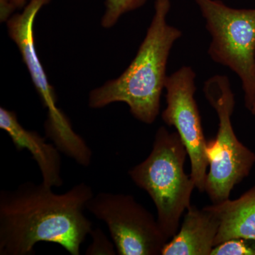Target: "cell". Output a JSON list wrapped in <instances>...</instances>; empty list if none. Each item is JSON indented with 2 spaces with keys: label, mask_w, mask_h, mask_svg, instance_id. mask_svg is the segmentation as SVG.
Instances as JSON below:
<instances>
[{
  "label": "cell",
  "mask_w": 255,
  "mask_h": 255,
  "mask_svg": "<svg viewBox=\"0 0 255 255\" xmlns=\"http://www.w3.org/2000/svg\"><path fill=\"white\" fill-rule=\"evenodd\" d=\"M187 156L177 132L161 127L156 132L150 155L128 172L135 185L152 199L159 226L169 239L177 233L196 188L194 179L184 171Z\"/></svg>",
  "instance_id": "obj_3"
},
{
  "label": "cell",
  "mask_w": 255,
  "mask_h": 255,
  "mask_svg": "<svg viewBox=\"0 0 255 255\" xmlns=\"http://www.w3.org/2000/svg\"><path fill=\"white\" fill-rule=\"evenodd\" d=\"M147 0H106L105 10L102 18V26L113 27L124 14L141 7Z\"/></svg>",
  "instance_id": "obj_12"
},
{
  "label": "cell",
  "mask_w": 255,
  "mask_h": 255,
  "mask_svg": "<svg viewBox=\"0 0 255 255\" xmlns=\"http://www.w3.org/2000/svg\"><path fill=\"white\" fill-rule=\"evenodd\" d=\"M0 128L7 133L16 150H28L36 161L42 176V183L47 187L63 185L62 159L54 144L47 143L38 132L27 130L18 122L13 111L0 108Z\"/></svg>",
  "instance_id": "obj_9"
},
{
  "label": "cell",
  "mask_w": 255,
  "mask_h": 255,
  "mask_svg": "<svg viewBox=\"0 0 255 255\" xmlns=\"http://www.w3.org/2000/svg\"><path fill=\"white\" fill-rule=\"evenodd\" d=\"M16 9L12 0H0V20H1V22L7 21Z\"/></svg>",
  "instance_id": "obj_15"
},
{
  "label": "cell",
  "mask_w": 255,
  "mask_h": 255,
  "mask_svg": "<svg viewBox=\"0 0 255 255\" xmlns=\"http://www.w3.org/2000/svg\"><path fill=\"white\" fill-rule=\"evenodd\" d=\"M196 73L189 66L179 68L166 80L167 107L162 119L174 127L185 146L191 164L190 175L200 192L205 191L207 167L206 140L194 94Z\"/></svg>",
  "instance_id": "obj_8"
},
{
  "label": "cell",
  "mask_w": 255,
  "mask_h": 255,
  "mask_svg": "<svg viewBox=\"0 0 255 255\" xmlns=\"http://www.w3.org/2000/svg\"><path fill=\"white\" fill-rule=\"evenodd\" d=\"M12 1L16 9H19V8H22L23 6H24L28 0H12Z\"/></svg>",
  "instance_id": "obj_17"
},
{
  "label": "cell",
  "mask_w": 255,
  "mask_h": 255,
  "mask_svg": "<svg viewBox=\"0 0 255 255\" xmlns=\"http://www.w3.org/2000/svg\"><path fill=\"white\" fill-rule=\"evenodd\" d=\"M94 193L80 183L63 194L26 182L0 191V255H33L41 242L59 245L72 255L90 234L92 223L85 210Z\"/></svg>",
  "instance_id": "obj_1"
},
{
  "label": "cell",
  "mask_w": 255,
  "mask_h": 255,
  "mask_svg": "<svg viewBox=\"0 0 255 255\" xmlns=\"http://www.w3.org/2000/svg\"><path fill=\"white\" fill-rule=\"evenodd\" d=\"M219 228V219L209 206L199 209L191 205L180 229L166 243L161 255H211Z\"/></svg>",
  "instance_id": "obj_10"
},
{
  "label": "cell",
  "mask_w": 255,
  "mask_h": 255,
  "mask_svg": "<svg viewBox=\"0 0 255 255\" xmlns=\"http://www.w3.org/2000/svg\"><path fill=\"white\" fill-rule=\"evenodd\" d=\"M50 0H30L21 14L12 15L6 21L8 33L16 43L42 103L48 110L44 128L46 137L60 149L72 147L80 135L63 111L57 106L53 87L50 85L38 58L34 42L35 18L40 10Z\"/></svg>",
  "instance_id": "obj_7"
},
{
  "label": "cell",
  "mask_w": 255,
  "mask_h": 255,
  "mask_svg": "<svg viewBox=\"0 0 255 255\" xmlns=\"http://www.w3.org/2000/svg\"><path fill=\"white\" fill-rule=\"evenodd\" d=\"M169 0H156L155 14L135 58L119 78L105 82L89 95L92 109L124 102L137 120L152 124L158 117L165 87L169 53L182 31L169 25Z\"/></svg>",
  "instance_id": "obj_2"
},
{
  "label": "cell",
  "mask_w": 255,
  "mask_h": 255,
  "mask_svg": "<svg viewBox=\"0 0 255 255\" xmlns=\"http://www.w3.org/2000/svg\"><path fill=\"white\" fill-rule=\"evenodd\" d=\"M194 1L211 34L208 53L239 77L248 107L255 90V9H234L220 0Z\"/></svg>",
  "instance_id": "obj_5"
},
{
  "label": "cell",
  "mask_w": 255,
  "mask_h": 255,
  "mask_svg": "<svg viewBox=\"0 0 255 255\" xmlns=\"http://www.w3.org/2000/svg\"><path fill=\"white\" fill-rule=\"evenodd\" d=\"M92 242L87 248V255H115L117 254L114 243H112L100 228L90 233Z\"/></svg>",
  "instance_id": "obj_14"
},
{
  "label": "cell",
  "mask_w": 255,
  "mask_h": 255,
  "mask_svg": "<svg viewBox=\"0 0 255 255\" xmlns=\"http://www.w3.org/2000/svg\"><path fill=\"white\" fill-rule=\"evenodd\" d=\"M247 109L251 112L253 115L255 116V90L254 95H253V99H252L251 104H250L249 106L247 107Z\"/></svg>",
  "instance_id": "obj_16"
},
{
  "label": "cell",
  "mask_w": 255,
  "mask_h": 255,
  "mask_svg": "<svg viewBox=\"0 0 255 255\" xmlns=\"http://www.w3.org/2000/svg\"><path fill=\"white\" fill-rule=\"evenodd\" d=\"M87 209L107 224L117 255H161L169 241L153 215L130 194L99 193Z\"/></svg>",
  "instance_id": "obj_6"
},
{
  "label": "cell",
  "mask_w": 255,
  "mask_h": 255,
  "mask_svg": "<svg viewBox=\"0 0 255 255\" xmlns=\"http://www.w3.org/2000/svg\"><path fill=\"white\" fill-rule=\"evenodd\" d=\"M204 95L219 118L216 137L206 142L209 162L205 191L213 204L229 199L233 188L251 173L255 153L242 143L231 122L236 101L231 82L225 75H215L204 84Z\"/></svg>",
  "instance_id": "obj_4"
},
{
  "label": "cell",
  "mask_w": 255,
  "mask_h": 255,
  "mask_svg": "<svg viewBox=\"0 0 255 255\" xmlns=\"http://www.w3.org/2000/svg\"><path fill=\"white\" fill-rule=\"evenodd\" d=\"M209 207L220 221L215 246L233 238L255 240V185L235 200Z\"/></svg>",
  "instance_id": "obj_11"
},
{
  "label": "cell",
  "mask_w": 255,
  "mask_h": 255,
  "mask_svg": "<svg viewBox=\"0 0 255 255\" xmlns=\"http://www.w3.org/2000/svg\"><path fill=\"white\" fill-rule=\"evenodd\" d=\"M211 255H255V240L233 238L215 246Z\"/></svg>",
  "instance_id": "obj_13"
}]
</instances>
